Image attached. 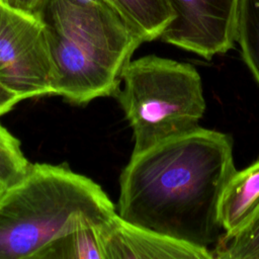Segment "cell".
Segmentation results:
<instances>
[{
  "label": "cell",
  "mask_w": 259,
  "mask_h": 259,
  "mask_svg": "<svg viewBox=\"0 0 259 259\" xmlns=\"http://www.w3.org/2000/svg\"><path fill=\"white\" fill-rule=\"evenodd\" d=\"M109 5L142 38H160L175 18L168 0H102Z\"/></svg>",
  "instance_id": "9c48e42d"
},
{
  "label": "cell",
  "mask_w": 259,
  "mask_h": 259,
  "mask_svg": "<svg viewBox=\"0 0 259 259\" xmlns=\"http://www.w3.org/2000/svg\"><path fill=\"white\" fill-rule=\"evenodd\" d=\"M174 20L161 35L164 42L205 60L233 49L240 0H168Z\"/></svg>",
  "instance_id": "8992f818"
},
{
  "label": "cell",
  "mask_w": 259,
  "mask_h": 259,
  "mask_svg": "<svg viewBox=\"0 0 259 259\" xmlns=\"http://www.w3.org/2000/svg\"><path fill=\"white\" fill-rule=\"evenodd\" d=\"M211 251L219 259H259V207L237 233L223 235Z\"/></svg>",
  "instance_id": "7c38bea8"
},
{
  "label": "cell",
  "mask_w": 259,
  "mask_h": 259,
  "mask_svg": "<svg viewBox=\"0 0 259 259\" xmlns=\"http://www.w3.org/2000/svg\"><path fill=\"white\" fill-rule=\"evenodd\" d=\"M20 100L0 84V116L10 111Z\"/></svg>",
  "instance_id": "5bb4252c"
},
{
  "label": "cell",
  "mask_w": 259,
  "mask_h": 259,
  "mask_svg": "<svg viewBox=\"0 0 259 259\" xmlns=\"http://www.w3.org/2000/svg\"><path fill=\"white\" fill-rule=\"evenodd\" d=\"M259 207V160L236 171L220 202V219L226 236L237 233Z\"/></svg>",
  "instance_id": "ba28073f"
},
{
  "label": "cell",
  "mask_w": 259,
  "mask_h": 259,
  "mask_svg": "<svg viewBox=\"0 0 259 259\" xmlns=\"http://www.w3.org/2000/svg\"><path fill=\"white\" fill-rule=\"evenodd\" d=\"M106 259H212L207 248L193 246L124 222L116 213L107 225Z\"/></svg>",
  "instance_id": "52a82bcc"
},
{
  "label": "cell",
  "mask_w": 259,
  "mask_h": 259,
  "mask_svg": "<svg viewBox=\"0 0 259 259\" xmlns=\"http://www.w3.org/2000/svg\"><path fill=\"white\" fill-rule=\"evenodd\" d=\"M29 167L19 141L0 123V184L4 188L15 184L24 177Z\"/></svg>",
  "instance_id": "4fadbf2b"
},
{
  "label": "cell",
  "mask_w": 259,
  "mask_h": 259,
  "mask_svg": "<svg viewBox=\"0 0 259 259\" xmlns=\"http://www.w3.org/2000/svg\"><path fill=\"white\" fill-rule=\"evenodd\" d=\"M115 97L133 131L132 154L197 128L205 110L196 69L154 55L128 63Z\"/></svg>",
  "instance_id": "277c9868"
},
{
  "label": "cell",
  "mask_w": 259,
  "mask_h": 259,
  "mask_svg": "<svg viewBox=\"0 0 259 259\" xmlns=\"http://www.w3.org/2000/svg\"><path fill=\"white\" fill-rule=\"evenodd\" d=\"M10 6L28 12H33L41 0H4Z\"/></svg>",
  "instance_id": "9a60e30c"
},
{
  "label": "cell",
  "mask_w": 259,
  "mask_h": 259,
  "mask_svg": "<svg viewBox=\"0 0 259 259\" xmlns=\"http://www.w3.org/2000/svg\"><path fill=\"white\" fill-rule=\"evenodd\" d=\"M73 1H75L76 3H79V4H83V5H95V4L100 3L102 0H73Z\"/></svg>",
  "instance_id": "2e32d148"
},
{
  "label": "cell",
  "mask_w": 259,
  "mask_h": 259,
  "mask_svg": "<svg viewBox=\"0 0 259 259\" xmlns=\"http://www.w3.org/2000/svg\"><path fill=\"white\" fill-rule=\"evenodd\" d=\"M236 41L245 64L259 84V0H240Z\"/></svg>",
  "instance_id": "8fae6325"
},
{
  "label": "cell",
  "mask_w": 259,
  "mask_h": 259,
  "mask_svg": "<svg viewBox=\"0 0 259 259\" xmlns=\"http://www.w3.org/2000/svg\"><path fill=\"white\" fill-rule=\"evenodd\" d=\"M110 220L82 226L61 237L45 249L38 259H106V232Z\"/></svg>",
  "instance_id": "30bf717a"
},
{
  "label": "cell",
  "mask_w": 259,
  "mask_h": 259,
  "mask_svg": "<svg viewBox=\"0 0 259 259\" xmlns=\"http://www.w3.org/2000/svg\"><path fill=\"white\" fill-rule=\"evenodd\" d=\"M33 13L44 24L55 72V95L75 104L115 96L143 38L106 3L41 0Z\"/></svg>",
  "instance_id": "7a4b0ae2"
},
{
  "label": "cell",
  "mask_w": 259,
  "mask_h": 259,
  "mask_svg": "<svg viewBox=\"0 0 259 259\" xmlns=\"http://www.w3.org/2000/svg\"><path fill=\"white\" fill-rule=\"evenodd\" d=\"M0 84L20 101L55 95L54 64L40 19L0 0Z\"/></svg>",
  "instance_id": "5b68a950"
},
{
  "label": "cell",
  "mask_w": 259,
  "mask_h": 259,
  "mask_svg": "<svg viewBox=\"0 0 259 259\" xmlns=\"http://www.w3.org/2000/svg\"><path fill=\"white\" fill-rule=\"evenodd\" d=\"M115 214L90 178L59 165L30 164L0 195V259H38L61 237Z\"/></svg>",
  "instance_id": "3957f363"
},
{
  "label": "cell",
  "mask_w": 259,
  "mask_h": 259,
  "mask_svg": "<svg viewBox=\"0 0 259 259\" xmlns=\"http://www.w3.org/2000/svg\"><path fill=\"white\" fill-rule=\"evenodd\" d=\"M4 189H5V188H4V186H3V185H1V184H0V195H1V194H2V192H3V191H4Z\"/></svg>",
  "instance_id": "e0dca14e"
},
{
  "label": "cell",
  "mask_w": 259,
  "mask_h": 259,
  "mask_svg": "<svg viewBox=\"0 0 259 259\" xmlns=\"http://www.w3.org/2000/svg\"><path fill=\"white\" fill-rule=\"evenodd\" d=\"M237 171L233 140L198 126L139 154L119 177L117 214L137 227L193 245H215L220 202Z\"/></svg>",
  "instance_id": "6da1fadb"
}]
</instances>
